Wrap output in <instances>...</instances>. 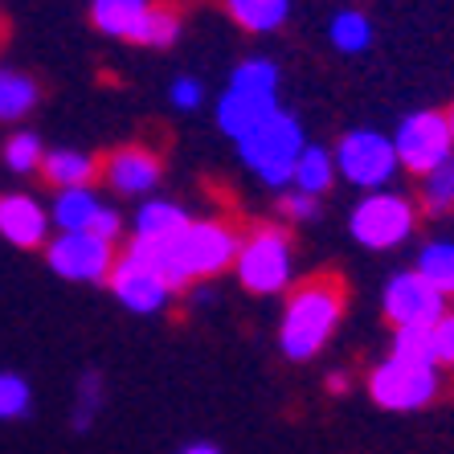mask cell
<instances>
[{"mask_svg": "<svg viewBox=\"0 0 454 454\" xmlns=\"http://www.w3.org/2000/svg\"><path fill=\"white\" fill-rule=\"evenodd\" d=\"M303 144L307 139H303L299 119L278 106L275 115H266L254 131H246V136L238 139V152H242L246 168H250L254 176H262V184L286 189L291 176H295V160H299V152H303Z\"/></svg>", "mask_w": 454, "mask_h": 454, "instance_id": "1", "label": "cell"}, {"mask_svg": "<svg viewBox=\"0 0 454 454\" xmlns=\"http://www.w3.org/2000/svg\"><path fill=\"white\" fill-rule=\"evenodd\" d=\"M340 299L336 286L328 283H316V286H303L291 307L283 316V332H278V344H283V356L286 360H311L324 344H328L332 328L340 324Z\"/></svg>", "mask_w": 454, "mask_h": 454, "instance_id": "2", "label": "cell"}, {"mask_svg": "<svg viewBox=\"0 0 454 454\" xmlns=\"http://www.w3.org/2000/svg\"><path fill=\"white\" fill-rule=\"evenodd\" d=\"M332 156H336V172L348 180V184H356V189H372V192L385 189V184L393 180V172L402 168L393 139L380 136V131H372V127L348 131Z\"/></svg>", "mask_w": 454, "mask_h": 454, "instance_id": "3", "label": "cell"}, {"mask_svg": "<svg viewBox=\"0 0 454 454\" xmlns=\"http://www.w3.org/2000/svg\"><path fill=\"white\" fill-rule=\"evenodd\" d=\"M393 148H397V160L402 168L410 172H430L434 164H442L454 152V136H450V119L442 111H413L397 123L393 131Z\"/></svg>", "mask_w": 454, "mask_h": 454, "instance_id": "4", "label": "cell"}, {"mask_svg": "<svg viewBox=\"0 0 454 454\" xmlns=\"http://www.w3.org/2000/svg\"><path fill=\"white\" fill-rule=\"evenodd\" d=\"M352 238L360 246H369V250H393V246H402L413 230V205L405 197L389 189H377L372 197L352 209Z\"/></svg>", "mask_w": 454, "mask_h": 454, "instance_id": "5", "label": "cell"}, {"mask_svg": "<svg viewBox=\"0 0 454 454\" xmlns=\"http://www.w3.org/2000/svg\"><path fill=\"white\" fill-rule=\"evenodd\" d=\"M238 278L254 295H278L291 283V242L283 230H258L238 250Z\"/></svg>", "mask_w": 454, "mask_h": 454, "instance_id": "6", "label": "cell"}, {"mask_svg": "<svg viewBox=\"0 0 454 454\" xmlns=\"http://www.w3.org/2000/svg\"><path fill=\"white\" fill-rule=\"evenodd\" d=\"M369 393L380 410H418L438 393V372L434 364H405L389 356L369 377Z\"/></svg>", "mask_w": 454, "mask_h": 454, "instance_id": "7", "label": "cell"}, {"mask_svg": "<svg viewBox=\"0 0 454 454\" xmlns=\"http://www.w3.org/2000/svg\"><path fill=\"white\" fill-rule=\"evenodd\" d=\"M50 266L70 283H98L111 275V242L86 230L58 233L50 246Z\"/></svg>", "mask_w": 454, "mask_h": 454, "instance_id": "8", "label": "cell"}, {"mask_svg": "<svg viewBox=\"0 0 454 454\" xmlns=\"http://www.w3.org/2000/svg\"><path fill=\"white\" fill-rule=\"evenodd\" d=\"M180 254H184L189 278H209L238 258V238L217 222H189L180 230Z\"/></svg>", "mask_w": 454, "mask_h": 454, "instance_id": "9", "label": "cell"}, {"mask_svg": "<svg viewBox=\"0 0 454 454\" xmlns=\"http://www.w3.org/2000/svg\"><path fill=\"white\" fill-rule=\"evenodd\" d=\"M385 316L405 328V324H438L446 316L442 311V291L430 286L418 270L410 275H393L385 286Z\"/></svg>", "mask_w": 454, "mask_h": 454, "instance_id": "10", "label": "cell"}, {"mask_svg": "<svg viewBox=\"0 0 454 454\" xmlns=\"http://www.w3.org/2000/svg\"><path fill=\"white\" fill-rule=\"evenodd\" d=\"M111 286H115L119 303H123L127 311H136V316H152V311H160L172 295V286L164 283L148 262H139V258H131V254H123V262L111 270Z\"/></svg>", "mask_w": 454, "mask_h": 454, "instance_id": "11", "label": "cell"}, {"mask_svg": "<svg viewBox=\"0 0 454 454\" xmlns=\"http://www.w3.org/2000/svg\"><path fill=\"white\" fill-rule=\"evenodd\" d=\"M275 111H278V95H254V90L225 86V95L217 98V127L238 144L246 131H254L266 115H275Z\"/></svg>", "mask_w": 454, "mask_h": 454, "instance_id": "12", "label": "cell"}, {"mask_svg": "<svg viewBox=\"0 0 454 454\" xmlns=\"http://www.w3.org/2000/svg\"><path fill=\"white\" fill-rule=\"evenodd\" d=\"M45 230H50V213L33 201V197H25V192L0 197V238L33 250V246L45 242Z\"/></svg>", "mask_w": 454, "mask_h": 454, "instance_id": "13", "label": "cell"}, {"mask_svg": "<svg viewBox=\"0 0 454 454\" xmlns=\"http://www.w3.org/2000/svg\"><path fill=\"white\" fill-rule=\"evenodd\" d=\"M106 184L123 197H144L160 184V160L144 148H123L106 160Z\"/></svg>", "mask_w": 454, "mask_h": 454, "instance_id": "14", "label": "cell"}, {"mask_svg": "<svg viewBox=\"0 0 454 454\" xmlns=\"http://www.w3.org/2000/svg\"><path fill=\"white\" fill-rule=\"evenodd\" d=\"M152 0H90V21L98 33L119 42H139V29L148 21Z\"/></svg>", "mask_w": 454, "mask_h": 454, "instance_id": "15", "label": "cell"}, {"mask_svg": "<svg viewBox=\"0 0 454 454\" xmlns=\"http://www.w3.org/2000/svg\"><path fill=\"white\" fill-rule=\"evenodd\" d=\"M332 180H336V156H332L328 148H319V144H303V152H299V160H295V176H291V184H295L299 192L319 197V192L332 189Z\"/></svg>", "mask_w": 454, "mask_h": 454, "instance_id": "16", "label": "cell"}, {"mask_svg": "<svg viewBox=\"0 0 454 454\" xmlns=\"http://www.w3.org/2000/svg\"><path fill=\"white\" fill-rule=\"evenodd\" d=\"M230 17L250 33H275L291 17V0H225Z\"/></svg>", "mask_w": 454, "mask_h": 454, "instance_id": "17", "label": "cell"}, {"mask_svg": "<svg viewBox=\"0 0 454 454\" xmlns=\"http://www.w3.org/2000/svg\"><path fill=\"white\" fill-rule=\"evenodd\" d=\"M37 82L21 70H9V66H0V123H17L25 119L37 106Z\"/></svg>", "mask_w": 454, "mask_h": 454, "instance_id": "18", "label": "cell"}, {"mask_svg": "<svg viewBox=\"0 0 454 454\" xmlns=\"http://www.w3.org/2000/svg\"><path fill=\"white\" fill-rule=\"evenodd\" d=\"M42 172L50 176L53 189H86L90 176H95V160L86 156V152H45L42 160Z\"/></svg>", "mask_w": 454, "mask_h": 454, "instance_id": "19", "label": "cell"}, {"mask_svg": "<svg viewBox=\"0 0 454 454\" xmlns=\"http://www.w3.org/2000/svg\"><path fill=\"white\" fill-rule=\"evenodd\" d=\"M103 209L98 197L90 189H58V201H53V225L62 233H74V230H90L95 213Z\"/></svg>", "mask_w": 454, "mask_h": 454, "instance_id": "20", "label": "cell"}, {"mask_svg": "<svg viewBox=\"0 0 454 454\" xmlns=\"http://www.w3.org/2000/svg\"><path fill=\"white\" fill-rule=\"evenodd\" d=\"M189 225V213L172 201H148L136 213V238H172Z\"/></svg>", "mask_w": 454, "mask_h": 454, "instance_id": "21", "label": "cell"}, {"mask_svg": "<svg viewBox=\"0 0 454 454\" xmlns=\"http://www.w3.org/2000/svg\"><path fill=\"white\" fill-rule=\"evenodd\" d=\"M328 37L340 53H364L372 45V21L360 9H344L332 17Z\"/></svg>", "mask_w": 454, "mask_h": 454, "instance_id": "22", "label": "cell"}, {"mask_svg": "<svg viewBox=\"0 0 454 454\" xmlns=\"http://www.w3.org/2000/svg\"><path fill=\"white\" fill-rule=\"evenodd\" d=\"M418 275L442 295H454V242H430L418 254Z\"/></svg>", "mask_w": 454, "mask_h": 454, "instance_id": "23", "label": "cell"}, {"mask_svg": "<svg viewBox=\"0 0 454 454\" xmlns=\"http://www.w3.org/2000/svg\"><path fill=\"white\" fill-rule=\"evenodd\" d=\"M434 324H405L393 336V360H405V364H438L434 356Z\"/></svg>", "mask_w": 454, "mask_h": 454, "instance_id": "24", "label": "cell"}, {"mask_svg": "<svg viewBox=\"0 0 454 454\" xmlns=\"http://www.w3.org/2000/svg\"><path fill=\"white\" fill-rule=\"evenodd\" d=\"M422 205H426V213L454 209V152L442 164H434L430 172H422Z\"/></svg>", "mask_w": 454, "mask_h": 454, "instance_id": "25", "label": "cell"}, {"mask_svg": "<svg viewBox=\"0 0 454 454\" xmlns=\"http://www.w3.org/2000/svg\"><path fill=\"white\" fill-rule=\"evenodd\" d=\"M230 86L254 90V95H278V66L270 62V58H246V62L233 70Z\"/></svg>", "mask_w": 454, "mask_h": 454, "instance_id": "26", "label": "cell"}, {"mask_svg": "<svg viewBox=\"0 0 454 454\" xmlns=\"http://www.w3.org/2000/svg\"><path fill=\"white\" fill-rule=\"evenodd\" d=\"M33 410V389L29 380L17 372H0V422H21Z\"/></svg>", "mask_w": 454, "mask_h": 454, "instance_id": "27", "label": "cell"}, {"mask_svg": "<svg viewBox=\"0 0 454 454\" xmlns=\"http://www.w3.org/2000/svg\"><path fill=\"white\" fill-rule=\"evenodd\" d=\"M180 37V17L172 9H148V21L139 29V42L136 45H152V50H168L172 42Z\"/></svg>", "mask_w": 454, "mask_h": 454, "instance_id": "28", "label": "cell"}, {"mask_svg": "<svg viewBox=\"0 0 454 454\" xmlns=\"http://www.w3.org/2000/svg\"><path fill=\"white\" fill-rule=\"evenodd\" d=\"M42 160H45V148H42V139L33 136V131H17V136L4 139V164H9L12 172L42 168Z\"/></svg>", "mask_w": 454, "mask_h": 454, "instance_id": "29", "label": "cell"}, {"mask_svg": "<svg viewBox=\"0 0 454 454\" xmlns=\"http://www.w3.org/2000/svg\"><path fill=\"white\" fill-rule=\"evenodd\" d=\"M103 410V377L98 372H86L78 380V410H74V426L86 430V426L95 422V413Z\"/></svg>", "mask_w": 454, "mask_h": 454, "instance_id": "30", "label": "cell"}, {"mask_svg": "<svg viewBox=\"0 0 454 454\" xmlns=\"http://www.w3.org/2000/svg\"><path fill=\"white\" fill-rule=\"evenodd\" d=\"M278 209H283V217H291V222H311L319 213V201L311 197V192H286L283 201H278Z\"/></svg>", "mask_w": 454, "mask_h": 454, "instance_id": "31", "label": "cell"}, {"mask_svg": "<svg viewBox=\"0 0 454 454\" xmlns=\"http://www.w3.org/2000/svg\"><path fill=\"white\" fill-rule=\"evenodd\" d=\"M168 98H172V106H180V111H197L205 98V86L197 82V78H176V82L168 86Z\"/></svg>", "mask_w": 454, "mask_h": 454, "instance_id": "32", "label": "cell"}, {"mask_svg": "<svg viewBox=\"0 0 454 454\" xmlns=\"http://www.w3.org/2000/svg\"><path fill=\"white\" fill-rule=\"evenodd\" d=\"M430 332H434V356H438V364H454V316H442Z\"/></svg>", "mask_w": 454, "mask_h": 454, "instance_id": "33", "label": "cell"}, {"mask_svg": "<svg viewBox=\"0 0 454 454\" xmlns=\"http://www.w3.org/2000/svg\"><path fill=\"white\" fill-rule=\"evenodd\" d=\"M86 233H95V238H103V242H115L119 233H123V222H119L115 209H106V205H103V209L95 213V222H90V230H86Z\"/></svg>", "mask_w": 454, "mask_h": 454, "instance_id": "34", "label": "cell"}, {"mask_svg": "<svg viewBox=\"0 0 454 454\" xmlns=\"http://www.w3.org/2000/svg\"><path fill=\"white\" fill-rule=\"evenodd\" d=\"M328 389L332 393H344V389H348V377H344V372H332V377H328Z\"/></svg>", "mask_w": 454, "mask_h": 454, "instance_id": "35", "label": "cell"}, {"mask_svg": "<svg viewBox=\"0 0 454 454\" xmlns=\"http://www.w3.org/2000/svg\"><path fill=\"white\" fill-rule=\"evenodd\" d=\"M180 454H222L217 446H205V442H197V446H184Z\"/></svg>", "mask_w": 454, "mask_h": 454, "instance_id": "36", "label": "cell"}, {"mask_svg": "<svg viewBox=\"0 0 454 454\" xmlns=\"http://www.w3.org/2000/svg\"><path fill=\"white\" fill-rule=\"evenodd\" d=\"M446 119H450V136H454V106H450V115H446Z\"/></svg>", "mask_w": 454, "mask_h": 454, "instance_id": "37", "label": "cell"}]
</instances>
